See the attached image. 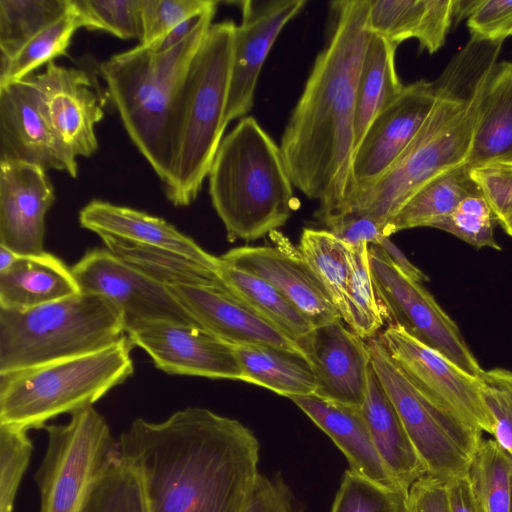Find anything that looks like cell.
Listing matches in <instances>:
<instances>
[{"label": "cell", "instance_id": "obj_39", "mask_svg": "<svg viewBox=\"0 0 512 512\" xmlns=\"http://www.w3.org/2000/svg\"><path fill=\"white\" fill-rule=\"evenodd\" d=\"M341 319L364 340L373 338L385 322L371 278L367 244L352 246V269Z\"/></svg>", "mask_w": 512, "mask_h": 512}, {"label": "cell", "instance_id": "obj_2", "mask_svg": "<svg viewBox=\"0 0 512 512\" xmlns=\"http://www.w3.org/2000/svg\"><path fill=\"white\" fill-rule=\"evenodd\" d=\"M370 0L332 3L335 22L281 137L293 186L319 203L329 228L347 214L355 143L356 88L370 31Z\"/></svg>", "mask_w": 512, "mask_h": 512}, {"label": "cell", "instance_id": "obj_26", "mask_svg": "<svg viewBox=\"0 0 512 512\" xmlns=\"http://www.w3.org/2000/svg\"><path fill=\"white\" fill-rule=\"evenodd\" d=\"M361 409L384 466L396 486L408 493L427 469L372 366Z\"/></svg>", "mask_w": 512, "mask_h": 512}, {"label": "cell", "instance_id": "obj_14", "mask_svg": "<svg viewBox=\"0 0 512 512\" xmlns=\"http://www.w3.org/2000/svg\"><path fill=\"white\" fill-rule=\"evenodd\" d=\"M436 99L433 82L421 79L405 85L397 99L374 118L353 155L348 210L351 201L371 188L399 159Z\"/></svg>", "mask_w": 512, "mask_h": 512}, {"label": "cell", "instance_id": "obj_33", "mask_svg": "<svg viewBox=\"0 0 512 512\" xmlns=\"http://www.w3.org/2000/svg\"><path fill=\"white\" fill-rule=\"evenodd\" d=\"M217 273L235 298L297 344L314 328L311 321L295 305L265 280L234 267L221 258Z\"/></svg>", "mask_w": 512, "mask_h": 512}, {"label": "cell", "instance_id": "obj_6", "mask_svg": "<svg viewBox=\"0 0 512 512\" xmlns=\"http://www.w3.org/2000/svg\"><path fill=\"white\" fill-rule=\"evenodd\" d=\"M131 347L124 336L95 352L0 373V423L29 431L93 406L133 374Z\"/></svg>", "mask_w": 512, "mask_h": 512}, {"label": "cell", "instance_id": "obj_29", "mask_svg": "<svg viewBox=\"0 0 512 512\" xmlns=\"http://www.w3.org/2000/svg\"><path fill=\"white\" fill-rule=\"evenodd\" d=\"M396 50V45L370 32L356 88V147L374 118L403 91L405 85L401 83L395 66Z\"/></svg>", "mask_w": 512, "mask_h": 512}, {"label": "cell", "instance_id": "obj_25", "mask_svg": "<svg viewBox=\"0 0 512 512\" xmlns=\"http://www.w3.org/2000/svg\"><path fill=\"white\" fill-rule=\"evenodd\" d=\"M512 162V62H497L477 95L466 165Z\"/></svg>", "mask_w": 512, "mask_h": 512}, {"label": "cell", "instance_id": "obj_12", "mask_svg": "<svg viewBox=\"0 0 512 512\" xmlns=\"http://www.w3.org/2000/svg\"><path fill=\"white\" fill-rule=\"evenodd\" d=\"M378 338L419 390L466 423L492 434L494 422L483 398L480 377L463 370L399 326L388 325Z\"/></svg>", "mask_w": 512, "mask_h": 512}, {"label": "cell", "instance_id": "obj_37", "mask_svg": "<svg viewBox=\"0 0 512 512\" xmlns=\"http://www.w3.org/2000/svg\"><path fill=\"white\" fill-rule=\"evenodd\" d=\"M503 43L470 38L433 80L436 95L471 101L497 63Z\"/></svg>", "mask_w": 512, "mask_h": 512}, {"label": "cell", "instance_id": "obj_8", "mask_svg": "<svg viewBox=\"0 0 512 512\" xmlns=\"http://www.w3.org/2000/svg\"><path fill=\"white\" fill-rule=\"evenodd\" d=\"M475 105L476 96L464 101L437 95L433 109L406 150L371 188L351 201L346 215L368 216L388 236V223L412 195L437 176L466 163Z\"/></svg>", "mask_w": 512, "mask_h": 512}, {"label": "cell", "instance_id": "obj_42", "mask_svg": "<svg viewBox=\"0 0 512 512\" xmlns=\"http://www.w3.org/2000/svg\"><path fill=\"white\" fill-rule=\"evenodd\" d=\"M497 219L479 190L463 199L452 213L433 228L448 232L476 248L501 250L494 236Z\"/></svg>", "mask_w": 512, "mask_h": 512}, {"label": "cell", "instance_id": "obj_34", "mask_svg": "<svg viewBox=\"0 0 512 512\" xmlns=\"http://www.w3.org/2000/svg\"><path fill=\"white\" fill-rule=\"evenodd\" d=\"M298 248L342 316L352 269V246L329 230L305 228Z\"/></svg>", "mask_w": 512, "mask_h": 512}, {"label": "cell", "instance_id": "obj_23", "mask_svg": "<svg viewBox=\"0 0 512 512\" xmlns=\"http://www.w3.org/2000/svg\"><path fill=\"white\" fill-rule=\"evenodd\" d=\"M79 224L99 236L167 249L216 270L220 264L219 257L208 253L172 224L130 207L92 200L80 210Z\"/></svg>", "mask_w": 512, "mask_h": 512}, {"label": "cell", "instance_id": "obj_16", "mask_svg": "<svg viewBox=\"0 0 512 512\" xmlns=\"http://www.w3.org/2000/svg\"><path fill=\"white\" fill-rule=\"evenodd\" d=\"M76 160L57 140L42 113L34 73L0 85V162L28 163L76 178Z\"/></svg>", "mask_w": 512, "mask_h": 512}, {"label": "cell", "instance_id": "obj_11", "mask_svg": "<svg viewBox=\"0 0 512 512\" xmlns=\"http://www.w3.org/2000/svg\"><path fill=\"white\" fill-rule=\"evenodd\" d=\"M368 258L384 320L479 377L483 369L460 329L423 284L401 272L379 246L368 247Z\"/></svg>", "mask_w": 512, "mask_h": 512}, {"label": "cell", "instance_id": "obj_38", "mask_svg": "<svg viewBox=\"0 0 512 512\" xmlns=\"http://www.w3.org/2000/svg\"><path fill=\"white\" fill-rule=\"evenodd\" d=\"M81 512H149L138 469L117 451L94 485Z\"/></svg>", "mask_w": 512, "mask_h": 512}, {"label": "cell", "instance_id": "obj_54", "mask_svg": "<svg viewBox=\"0 0 512 512\" xmlns=\"http://www.w3.org/2000/svg\"><path fill=\"white\" fill-rule=\"evenodd\" d=\"M20 255L11 249L0 245V273L8 270Z\"/></svg>", "mask_w": 512, "mask_h": 512}, {"label": "cell", "instance_id": "obj_24", "mask_svg": "<svg viewBox=\"0 0 512 512\" xmlns=\"http://www.w3.org/2000/svg\"><path fill=\"white\" fill-rule=\"evenodd\" d=\"M290 399L332 439L345 455L351 471L380 485L399 489L377 452L361 407L316 394Z\"/></svg>", "mask_w": 512, "mask_h": 512}, {"label": "cell", "instance_id": "obj_52", "mask_svg": "<svg viewBox=\"0 0 512 512\" xmlns=\"http://www.w3.org/2000/svg\"><path fill=\"white\" fill-rule=\"evenodd\" d=\"M446 490L450 512H486L468 474L448 479Z\"/></svg>", "mask_w": 512, "mask_h": 512}, {"label": "cell", "instance_id": "obj_9", "mask_svg": "<svg viewBox=\"0 0 512 512\" xmlns=\"http://www.w3.org/2000/svg\"><path fill=\"white\" fill-rule=\"evenodd\" d=\"M371 366L392 401L427 474L447 481L466 475L482 440L480 429L419 390L379 338L368 342Z\"/></svg>", "mask_w": 512, "mask_h": 512}, {"label": "cell", "instance_id": "obj_46", "mask_svg": "<svg viewBox=\"0 0 512 512\" xmlns=\"http://www.w3.org/2000/svg\"><path fill=\"white\" fill-rule=\"evenodd\" d=\"M479 377L483 398L494 422V440L512 457V370L483 369Z\"/></svg>", "mask_w": 512, "mask_h": 512}, {"label": "cell", "instance_id": "obj_28", "mask_svg": "<svg viewBox=\"0 0 512 512\" xmlns=\"http://www.w3.org/2000/svg\"><path fill=\"white\" fill-rule=\"evenodd\" d=\"M79 292L71 269L48 252L20 255L8 270L0 273V308L4 309H30Z\"/></svg>", "mask_w": 512, "mask_h": 512}, {"label": "cell", "instance_id": "obj_21", "mask_svg": "<svg viewBox=\"0 0 512 512\" xmlns=\"http://www.w3.org/2000/svg\"><path fill=\"white\" fill-rule=\"evenodd\" d=\"M44 169L22 162H0V245L15 253H45V217L55 189Z\"/></svg>", "mask_w": 512, "mask_h": 512}, {"label": "cell", "instance_id": "obj_47", "mask_svg": "<svg viewBox=\"0 0 512 512\" xmlns=\"http://www.w3.org/2000/svg\"><path fill=\"white\" fill-rule=\"evenodd\" d=\"M466 21L471 38L503 43L512 36V0H474Z\"/></svg>", "mask_w": 512, "mask_h": 512}, {"label": "cell", "instance_id": "obj_30", "mask_svg": "<svg viewBox=\"0 0 512 512\" xmlns=\"http://www.w3.org/2000/svg\"><path fill=\"white\" fill-rule=\"evenodd\" d=\"M100 238L117 257L167 287L205 286L228 291L216 269L188 256L112 236Z\"/></svg>", "mask_w": 512, "mask_h": 512}, {"label": "cell", "instance_id": "obj_51", "mask_svg": "<svg viewBox=\"0 0 512 512\" xmlns=\"http://www.w3.org/2000/svg\"><path fill=\"white\" fill-rule=\"evenodd\" d=\"M328 230L337 238L352 246L358 244L377 246L384 237H388L375 220L359 214L344 216L332 224Z\"/></svg>", "mask_w": 512, "mask_h": 512}, {"label": "cell", "instance_id": "obj_32", "mask_svg": "<svg viewBox=\"0 0 512 512\" xmlns=\"http://www.w3.org/2000/svg\"><path fill=\"white\" fill-rule=\"evenodd\" d=\"M477 191L479 188L466 164L446 171L407 200L388 223L387 234L390 236L416 227L433 228L449 216L463 199Z\"/></svg>", "mask_w": 512, "mask_h": 512}, {"label": "cell", "instance_id": "obj_3", "mask_svg": "<svg viewBox=\"0 0 512 512\" xmlns=\"http://www.w3.org/2000/svg\"><path fill=\"white\" fill-rule=\"evenodd\" d=\"M214 4L193 31L161 52L138 44L99 65L108 96L141 155L165 183L170 175L173 138L182 91L217 11Z\"/></svg>", "mask_w": 512, "mask_h": 512}, {"label": "cell", "instance_id": "obj_13", "mask_svg": "<svg viewBox=\"0 0 512 512\" xmlns=\"http://www.w3.org/2000/svg\"><path fill=\"white\" fill-rule=\"evenodd\" d=\"M70 269L80 291L102 295L121 310L125 333L150 321L199 326L167 286L107 248L88 250Z\"/></svg>", "mask_w": 512, "mask_h": 512}, {"label": "cell", "instance_id": "obj_43", "mask_svg": "<svg viewBox=\"0 0 512 512\" xmlns=\"http://www.w3.org/2000/svg\"><path fill=\"white\" fill-rule=\"evenodd\" d=\"M141 0H73L84 27L104 31L120 39H140Z\"/></svg>", "mask_w": 512, "mask_h": 512}, {"label": "cell", "instance_id": "obj_55", "mask_svg": "<svg viewBox=\"0 0 512 512\" xmlns=\"http://www.w3.org/2000/svg\"><path fill=\"white\" fill-rule=\"evenodd\" d=\"M503 230L512 237V215L499 222Z\"/></svg>", "mask_w": 512, "mask_h": 512}, {"label": "cell", "instance_id": "obj_7", "mask_svg": "<svg viewBox=\"0 0 512 512\" xmlns=\"http://www.w3.org/2000/svg\"><path fill=\"white\" fill-rule=\"evenodd\" d=\"M124 333L121 310L95 293L25 310L0 308V373L95 352Z\"/></svg>", "mask_w": 512, "mask_h": 512}, {"label": "cell", "instance_id": "obj_15", "mask_svg": "<svg viewBox=\"0 0 512 512\" xmlns=\"http://www.w3.org/2000/svg\"><path fill=\"white\" fill-rule=\"evenodd\" d=\"M126 334L131 346L143 349L165 373L245 382L235 346L202 327L150 321L133 326Z\"/></svg>", "mask_w": 512, "mask_h": 512}, {"label": "cell", "instance_id": "obj_10", "mask_svg": "<svg viewBox=\"0 0 512 512\" xmlns=\"http://www.w3.org/2000/svg\"><path fill=\"white\" fill-rule=\"evenodd\" d=\"M47 448L35 480L40 512H81L90 492L117 453L105 418L89 406L66 424L46 425Z\"/></svg>", "mask_w": 512, "mask_h": 512}, {"label": "cell", "instance_id": "obj_18", "mask_svg": "<svg viewBox=\"0 0 512 512\" xmlns=\"http://www.w3.org/2000/svg\"><path fill=\"white\" fill-rule=\"evenodd\" d=\"M305 4V0L239 2L242 18L234 32L226 126L252 109L258 78L274 42Z\"/></svg>", "mask_w": 512, "mask_h": 512}, {"label": "cell", "instance_id": "obj_17", "mask_svg": "<svg viewBox=\"0 0 512 512\" xmlns=\"http://www.w3.org/2000/svg\"><path fill=\"white\" fill-rule=\"evenodd\" d=\"M34 79L42 113L57 140L75 158L93 155L98 149L95 126L104 117L105 101L88 73L52 61Z\"/></svg>", "mask_w": 512, "mask_h": 512}, {"label": "cell", "instance_id": "obj_40", "mask_svg": "<svg viewBox=\"0 0 512 512\" xmlns=\"http://www.w3.org/2000/svg\"><path fill=\"white\" fill-rule=\"evenodd\" d=\"M468 475L486 512H512V457L494 439L481 443Z\"/></svg>", "mask_w": 512, "mask_h": 512}, {"label": "cell", "instance_id": "obj_35", "mask_svg": "<svg viewBox=\"0 0 512 512\" xmlns=\"http://www.w3.org/2000/svg\"><path fill=\"white\" fill-rule=\"evenodd\" d=\"M82 27V17L71 0V7L62 17L36 34L13 58L0 62V85L19 81L66 55L75 32Z\"/></svg>", "mask_w": 512, "mask_h": 512}, {"label": "cell", "instance_id": "obj_48", "mask_svg": "<svg viewBox=\"0 0 512 512\" xmlns=\"http://www.w3.org/2000/svg\"><path fill=\"white\" fill-rule=\"evenodd\" d=\"M470 175L488 201L497 223L512 215V162L472 168Z\"/></svg>", "mask_w": 512, "mask_h": 512}, {"label": "cell", "instance_id": "obj_1", "mask_svg": "<svg viewBox=\"0 0 512 512\" xmlns=\"http://www.w3.org/2000/svg\"><path fill=\"white\" fill-rule=\"evenodd\" d=\"M259 450L249 428L202 407L160 422L137 418L117 441L141 475L149 512H242Z\"/></svg>", "mask_w": 512, "mask_h": 512}, {"label": "cell", "instance_id": "obj_31", "mask_svg": "<svg viewBox=\"0 0 512 512\" xmlns=\"http://www.w3.org/2000/svg\"><path fill=\"white\" fill-rule=\"evenodd\" d=\"M245 382L288 397L314 394L316 378L302 353L269 346H235Z\"/></svg>", "mask_w": 512, "mask_h": 512}, {"label": "cell", "instance_id": "obj_20", "mask_svg": "<svg viewBox=\"0 0 512 512\" xmlns=\"http://www.w3.org/2000/svg\"><path fill=\"white\" fill-rule=\"evenodd\" d=\"M298 345L317 382L314 394L361 407L371 356L368 343L341 318L314 327Z\"/></svg>", "mask_w": 512, "mask_h": 512}, {"label": "cell", "instance_id": "obj_4", "mask_svg": "<svg viewBox=\"0 0 512 512\" xmlns=\"http://www.w3.org/2000/svg\"><path fill=\"white\" fill-rule=\"evenodd\" d=\"M207 177L230 242L276 231L298 206L280 145L251 116L222 139Z\"/></svg>", "mask_w": 512, "mask_h": 512}, {"label": "cell", "instance_id": "obj_22", "mask_svg": "<svg viewBox=\"0 0 512 512\" xmlns=\"http://www.w3.org/2000/svg\"><path fill=\"white\" fill-rule=\"evenodd\" d=\"M197 324L233 346H269L302 353L299 345L229 291L205 286H169Z\"/></svg>", "mask_w": 512, "mask_h": 512}, {"label": "cell", "instance_id": "obj_41", "mask_svg": "<svg viewBox=\"0 0 512 512\" xmlns=\"http://www.w3.org/2000/svg\"><path fill=\"white\" fill-rule=\"evenodd\" d=\"M407 494L346 470L331 512H407Z\"/></svg>", "mask_w": 512, "mask_h": 512}, {"label": "cell", "instance_id": "obj_49", "mask_svg": "<svg viewBox=\"0 0 512 512\" xmlns=\"http://www.w3.org/2000/svg\"><path fill=\"white\" fill-rule=\"evenodd\" d=\"M242 512H296L293 496L280 478L258 474Z\"/></svg>", "mask_w": 512, "mask_h": 512}, {"label": "cell", "instance_id": "obj_5", "mask_svg": "<svg viewBox=\"0 0 512 512\" xmlns=\"http://www.w3.org/2000/svg\"><path fill=\"white\" fill-rule=\"evenodd\" d=\"M236 24L213 23L189 70L174 128L167 199L189 206L198 196L222 141Z\"/></svg>", "mask_w": 512, "mask_h": 512}, {"label": "cell", "instance_id": "obj_53", "mask_svg": "<svg viewBox=\"0 0 512 512\" xmlns=\"http://www.w3.org/2000/svg\"><path fill=\"white\" fill-rule=\"evenodd\" d=\"M377 246L387 254L392 263L401 272L411 279L420 283L429 280V278L419 268L409 261L405 254L390 240L389 237H384Z\"/></svg>", "mask_w": 512, "mask_h": 512}, {"label": "cell", "instance_id": "obj_19", "mask_svg": "<svg viewBox=\"0 0 512 512\" xmlns=\"http://www.w3.org/2000/svg\"><path fill=\"white\" fill-rule=\"evenodd\" d=\"M273 246H242L220 258L271 284L295 305L314 327L341 318L328 293L288 238L270 233Z\"/></svg>", "mask_w": 512, "mask_h": 512}, {"label": "cell", "instance_id": "obj_36", "mask_svg": "<svg viewBox=\"0 0 512 512\" xmlns=\"http://www.w3.org/2000/svg\"><path fill=\"white\" fill-rule=\"evenodd\" d=\"M70 7L71 0H0V62L13 58Z\"/></svg>", "mask_w": 512, "mask_h": 512}, {"label": "cell", "instance_id": "obj_45", "mask_svg": "<svg viewBox=\"0 0 512 512\" xmlns=\"http://www.w3.org/2000/svg\"><path fill=\"white\" fill-rule=\"evenodd\" d=\"M214 0H141L139 44L151 46L188 18L200 15Z\"/></svg>", "mask_w": 512, "mask_h": 512}, {"label": "cell", "instance_id": "obj_27", "mask_svg": "<svg viewBox=\"0 0 512 512\" xmlns=\"http://www.w3.org/2000/svg\"><path fill=\"white\" fill-rule=\"evenodd\" d=\"M453 25V0H370L367 28L398 45L414 38L420 51L437 52Z\"/></svg>", "mask_w": 512, "mask_h": 512}, {"label": "cell", "instance_id": "obj_50", "mask_svg": "<svg viewBox=\"0 0 512 512\" xmlns=\"http://www.w3.org/2000/svg\"><path fill=\"white\" fill-rule=\"evenodd\" d=\"M407 512H450L446 481L426 474L409 488Z\"/></svg>", "mask_w": 512, "mask_h": 512}, {"label": "cell", "instance_id": "obj_44", "mask_svg": "<svg viewBox=\"0 0 512 512\" xmlns=\"http://www.w3.org/2000/svg\"><path fill=\"white\" fill-rule=\"evenodd\" d=\"M27 430L0 423V512H13L16 494L33 451Z\"/></svg>", "mask_w": 512, "mask_h": 512}]
</instances>
